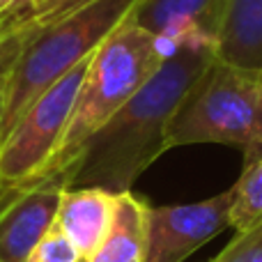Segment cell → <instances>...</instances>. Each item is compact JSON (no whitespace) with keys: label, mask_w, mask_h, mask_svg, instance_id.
Instances as JSON below:
<instances>
[{"label":"cell","mask_w":262,"mask_h":262,"mask_svg":"<svg viewBox=\"0 0 262 262\" xmlns=\"http://www.w3.org/2000/svg\"><path fill=\"white\" fill-rule=\"evenodd\" d=\"M207 37H182L145 85L104 124L69 170V189L131 191L134 182L168 149V129L193 83L214 62Z\"/></svg>","instance_id":"cell-1"},{"label":"cell","mask_w":262,"mask_h":262,"mask_svg":"<svg viewBox=\"0 0 262 262\" xmlns=\"http://www.w3.org/2000/svg\"><path fill=\"white\" fill-rule=\"evenodd\" d=\"M168 51L170 49L157 35L136 23L131 14L97 46L83 76L67 131L41 180L60 175L69 184V170L83 145L145 85Z\"/></svg>","instance_id":"cell-2"},{"label":"cell","mask_w":262,"mask_h":262,"mask_svg":"<svg viewBox=\"0 0 262 262\" xmlns=\"http://www.w3.org/2000/svg\"><path fill=\"white\" fill-rule=\"evenodd\" d=\"M140 0H88L58 21L37 28L12 72L5 76V113L0 140L26 108L60 76L92 55Z\"/></svg>","instance_id":"cell-3"},{"label":"cell","mask_w":262,"mask_h":262,"mask_svg":"<svg viewBox=\"0 0 262 262\" xmlns=\"http://www.w3.org/2000/svg\"><path fill=\"white\" fill-rule=\"evenodd\" d=\"M262 140V72L214 62L193 83L168 129V149L221 143L246 149Z\"/></svg>","instance_id":"cell-4"},{"label":"cell","mask_w":262,"mask_h":262,"mask_svg":"<svg viewBox=\"0 0 262 262\" xmlns=\"http://www.w3.org/2000/svg\"><path fill=\"white\" fill-rule=\"evenodd\" d=\"M90 58L46 88L0 140V191L26 189L44 177L67 131Z\"/></svg>","instance_id":"cell-5"},{"label":"cell","mask_w":262,"mask_h":262,"mask_svg":"<svg viewBox=\"0 0 262 262\" xmlns=\"http://www.w3.org/2000/svg\"><path fill=\"white\" fill-rule=\"evenodd\" d=\"M232 200L235 186L198 203L149 205L145 262H184L230 226Z\"/></svg>","instance_id":"cell-6"},{"label":"cell","mask_w":262,"mask_h":262,"mask_svg":"<svg viewBox=\"0 0 262 262\" xmlns=\"http://www.w3.org/2000/svg\"><path fill=\"white\" fill-rule=\"evenodd\" d=\"M67 180L60 175L16 191H0V262H26L53 228Z\"/></svg>","instance_id":"cell-7"},{"label":"cell","mask_w":262,"mask_h":262,"mask_svg":"<svg viewBox=\"0 0 262 262\" xmlns=\"http://www.w3.org/2000/svg\"><path fill=\"white\" fill-rule=\"evenodd\" d=\"M223 0H140L131 16L170 49L182 37H207L214 41Z\"/></svg>","instance_id":"cell-8"},{"label":"cell","mask_w":262,"mask_h":262,"mask_svg":"<svg viewBox=\"0 0 262 262\" xmlns=\"http://www.w3.org/2000/svg\"><path fill=\"white\" fill-rule=\"evenodd\" d=\"M214 49L223 62L262 72V0H223Z\"/></svg>","instance_id":"cell-9"},{"label":"cell","mask_w":262,"mask_h":262,"mask_svg":"<svg viewBox=\"0 0 262 262\" xmlns=\"http://www.w3.org/2000/svg\"><path fill=\"white\" fill-rule=\"evenodd\" d=\"M118 195L104 189H64L55 226L69 237L81 253L88 258L106 237L115 214Z\"/></svg>","instance_id":"cell-10"},{"label":"cell","mask_w":262,"mask_h":262,"mask_svg":"<svg viewBox=\"0 0 262 262\" xmlns=\"http://www.w3.org/2000/svg\"><path fill=\"white\" fill-rule=\"evenodd\" d=\"M149 205L134 191L118 193L115 214L101 244L81 262H145Z\"/></svg>","instance_id":"cell-11"},{"label":"cell","mask_w":262,"mask_h":262,"mask_svg":"<svg viewBox=\"0 0 262 262\" xmlns=\"http://www.w3.org/2000/svg\"><path fill=\"white\" fill-rule=\"evenodd\" d=\"M230 226L244 232L262 223V140L244 149V168L235 182Z\"/></svg>","instance_id":"cell-12"},{"label":"cell","mask_w":262,"mask_h":262,"mask_svg":"<svg viewBox=\"0 0 262 262\" xmlns=\"http://www.w3.org/2000/svg\"><path fill=\"white\" fill-rule=\"evenodd\" d=\"M26 262H81V253L69 242V237L53 223V228L41 237Z\"/></svg>","instance_id":"cell-13"},{"label":"cell","mask_w":262,"mask_h":262,"mask_svg":"<svg viewBox=\"0 0 262 262\" xmlns=\"http://www.w3.org/2000/svg\"><path fill=\"white\" fill-rule=\"evenodd\" d=\"M212 262H262V223L237 237Z\"/></svg>","instance_id":"cell-14"},{"label":"cell","mask_w":262,"mask_h":262,"mask_svg":"<svg viewBox=\"0 0 262 262\" xmlns=\"http://www.w3.org/2000/svg\"><path fill=\"white\" fill-rule=\"evenodd\" d=\"M37 28H30V30H21L16 32V35H9L7 39L0 41V78L7 76L9 72H12L14 62L18 60V55H21L23 46H26V41L30 39V35L35 32Z\"/></svg>","instance_id":"cell-15"},{"label":"cell","mask_w":262,"mask_h":262,"mask_svg":"<svg viewBox=\"0 0 262 262\" xmlns=\"http://www.w3.org/2000/svg\"><path fill=\"white\" fill-rule=\"evenodd\" d=\"M3 113H5V76L0 78V129H3Z\"/></svg>","instance_id":"cell-16"}]
</instances>
